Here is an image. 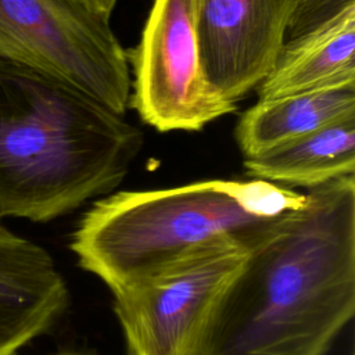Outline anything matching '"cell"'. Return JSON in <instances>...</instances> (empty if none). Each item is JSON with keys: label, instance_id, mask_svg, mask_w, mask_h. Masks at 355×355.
<instances>
[{"label": "cell", "instance_id": "7c38bea8", "mask_svg": "<svg viewBox=\"0 0 355 355\" xmlns=\"http://www.w3.org/2000/svg\"><path fill=\"white\" fill-rule=\"evenodd\" d=\"M352 6L355 0H295L286 40L323 25Z\"/></svg>", "mask_w": 355, "mask_h": 355}, {"label": "cell", "instance_id": "8fae6325", "mask_svg": "<svg viewBox=\"0 0 355 355\" xmlns=\"http://www.w3.org/2000/svg\"><path fill=\"white\" fill-rule=\"evenodd\" d=\"M349 115H355V83L257 100L240 115L234 139L243 155L251 157Z\"/></svg>", "mask_w": 355, "mask_h": 355}, {"label": "cell", "instance_id": "277c9868", "mask_svg": "<svg viewBox=\"0 0 355 355\" xmlns=\"http://www.w3.org/2000/svg\"><path fill=\"white\" fill-rule=\"evenodd\" d=\"M0 58L62 82L119 115L130 105L129 53L82 0H0Z\"/></svg>", "mask_w": 355, "mask_h": 355}, {"label": "cell", "instance_id": "4fadbf2b", "mask_svg": "<svg viewBox=\"0 0 355 355\" xmlns=\"http://www.w3.org/2000/svg\"><path fill=\"white\" fill-rule=\"evenodd\" d=\"M92 11L101 15L105 19L111 18V14L118 0H82Z\"/></svg>", "mask_w": 355, "mask_h": 355}, {"label": "cell", "instance_id": "7a4b0ae2", "mask_svg": "<svg viewBox=\"0 0 355 355\" xmlns=\"http://www.w3.org/2000/svg\"><path fill=\"white\" fill-rule=\"evenodd\" d=\"M143 144L125 115L0 58V218L49 222L111 194Z\"/></svg>", "mask_w": 355, "mask_h": 355}, {"label": "cell", "instance_id": "8992f818", "mask_svg": "<svg viewBox=\"0 0 355 355\" xmlns=\"http://www.w3.org/2000/svg\"><path fill=\"white\" fill-rule=\"evenodd\" d=\"M247 248L219 243L112 293L126 355H194L211 312Z\"/></svg>", "mask_w": 355, "mask_h": 355}, {"label": "cell", "instance_id": "6da1fadb", "mask_svg": "<svg viewBox=\"0 0 355 355\" xmlns=\"http://www.w3.org/2000/svg\"><path fill=\"white\" fill-rule=\"evenodd\" d=\"M305 194L247 248L194 355H326L352 319L355 178Z\"/></svg>", "mask_w": 355, "mask_h": 355}, {"label": "cell", "instance_id": "30bf717a", "mask_svg": "<svg viewBox=\"0 0 355 355\" xmlns=\"http://www.w3.org/2000/svg\"><path fill=\"white\" fill-rule=\"evenodd\" d=\"M250 179L306 190L355 172V115L263 153L244 157Z\"/></svg>", "mask_w": 355, "mask_h": 355}, {"label": "cell", "instance_id": "5bb4252c", "mask_svg": "<svg viewBox=\"0 0 355 355\" xmlns=\"http://www.w3.org/2000/svg\"><path fill=\"white\" fill-rule=\"evenodd\" d=\"M65 355H72V354H65Z\"/></svg>", "mask_w": 355, "mask_h": 355}, {"label": "cell", "instance_id": "52a82bcc", "mask_svg": "<svg viewBox=\"0 0 355 355\" xmlns=\"http://www.w3.org/2000/svg\"><path fill=\"white\" fill-rule=\"evenodd\" d=\"M295 0H202L200 50L215 90L237 104L272 68Z\"/></svg>", "mask_w": 355, "mask_h": 355}, {"label": "cell", "instance_id": "3957f363", "mask_svg": "<svg viewBox=\"0 0 355 355\" xmlns=\"http://www.w3.org/2000/svg\"><path fill=\"white\" fill-rule=\"evenodd\" d=\"M305 201V193L259 179L118 191L83 214L71 250L114 293L214 244L248 248Z\"/></svg>", "mask_w": 355, "mask_h": 355}, {"label": "cell", "instance_id": "9c48e42d", "mask_svg": "<svg viewBox=\"0 0 355 355\" xmlns=\"http://www.w3.org/2000/svg\"><path fill=\"white\" fill-rule=\"evenodd\" d=\"M347 83H355V6L287 39L255 90L272 100Z\"/></svg>", "mask_w": 355, "mask_h": 355}, {"label": "cell", "instance_id": "9a60e30c", "mask_svg": "<svg viewBox=\"0 0 355 355\" xmlns=\"http://www.w3.org/2000/svg\"><path fill=\"white\" fill-rule=\"evenodd\" d=\"M0 219H1V218H0ZM0 226H1V222H0Z\"/></svg>", "mask_w": 355, "mask_h": 355}, {"label": "cell", "instance_id": "ba28073f", "mask_svg": "<svg viewBox=\"0 0 355 355\" xmlns=\"http://www.w3.org/2000/svg\"><path fill=\"white\" fill-rule=\"evenodd\" d=\"M68 288L51 255L0 226V355H12L65 311Z\"/></svg>", "mask_w": 355, "mask_h": 355}, {"label": "cell", "instance_id": "5b68a950", "mask_svg": "<svg viewBox=\"0 0 355 355\" xmlns=\"http://www.w3.org/2000/svg\"><path fill=\"white\" fill-rule=\"evenodd\" d=\"M202 0H154L129 55L130 104L159 132H197L236 110L208 80L200 50Z\"/></svg>", "mask_w": 355, "mask_h": 355}]
</instances>
